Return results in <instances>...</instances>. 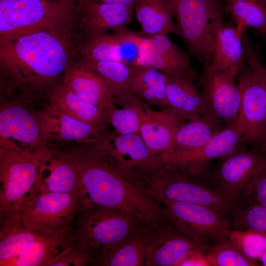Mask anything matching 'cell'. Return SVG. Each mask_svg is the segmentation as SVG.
<instances>
[{"instance_id": "cell-1", "label": "cell", "mask_w": 266, "mask_h": 266, "mask_svg": "<svg viewBox=\"0 0 266 266\" xmlns=\"http://www.w3.org/2000/svg\"><path fill=\"white\" fill-rule=\"evenodd\" d=\"M76 56L73 32L42 30L0 41L1 74L24 94L54 87Z\"/></svg>"}, {"instance_id": "cell-2", "label": "cell", "mask_w": 266, "mask_h": 266, "mask_svg": "<svg viewBox=\"0 0 266 266\" xmlns=\"http://www.w3.org/2000/svg\"><path fill=\"white\" fill-rule=\"evenodd\" d=\"M78 172L82 187L81 211L102 207L120 210L153 226L162 211L140 188L126 179L86 144L67 153Z\"/></svg>"}, {"instance_id": "cell-3", "label": "cell", "mask_w": 266, "mask_h": 266, "mask_svg": "<svg viewBox=\"0 0 266 266\" xmlns=\"http://www.w3.org/2000/svg\"><path fill=\"white\" fill-rule=\"evenodd\" d=\"M77 0H0V41L42 31L73 32Z\"/></svg>"}, {"instance_id": "cell-4", "label": "cell", "mask_w": 266, "mask_h": 266, "mask_svg": "<svg viewBox=\"0 0 266 266\" xmlns=\"http://www.w3.org/2000/svg\"><path fill=\"white\" fill-rule=\"evenodd\" d=\"M47 150L0 149V215L19 212L41 193L39 171Z\"/></svg>"}, {"instance_id": "cell-5", "label": "cell", "mask_w": 266, "mask_h": 266, "mask_svg": "<svg viewBox=\"0 0 266 266\" xmlns=\"http://www.w3.org/2000/svg\"><path fill=\"white\" fill-rule=\"evenodd\" d=\"M118 172L137 186L163 167L139 133L121 134L106 128L87 144Z\"/></svg>"}, {"instance_id": "cell-6", "label": "cell", "mask_w": 266, "mask_h": 266, "mask_svg": "<svg viewBox=\"0 0 266 266\" xmlns=\"http://www.w3.org/2000/svg\"><path fill=\"white\" fill-rule=\"evenodd\" d=\"M166 0L176 20V35L202 67L210 65L212 57L210 23L227 14L225 0Z\"/></svg>"}, {"instance_id": "cell-7", "label": "cell", "mask_w": 266, "mask_h": 266, "mask_svg": "<svg viewBox=\"0 0 266 266\" xmlns=\"http://www.w3.org/2000/svg\"><path fill=\"white\" fill-rule=\"evenodd\" d=\"M189 174L168 170L163 166L151 174L141 189L159 201L198 204L229 214L236 204L216 189H210L188 178Z\"/></svg>"}, {"instance_id": "cell-8", "label": "cell", "mask_w": 266, "mask_h": 266, "mask_svg": "<svg viewBox=\"0 0 266 266\" xmlns=\"http://www.w3.org/2000/svg\"><path fill=\"white\" fill-rule=\"evenodd\" d=\"M241 102L237 120L244 131L240 146L266 153V87L258 69L246 62L238 72Z\"/></svg>"}, {"instance_id": "cell-9", "label": "cell", "mask_w": 266, "mask_h": 266, "mask_svg": "<svg viewBox=\"0 0 266 266\" xmlns=\"http://www.w3.org/2000/svg\"><path fill=\"white\" fill-rule=\"evenodd\" d=\"M74 231L78 245L91 253L117 243L141 223L136 217L119 209L96 207L81 211Z\"/></svg>"}, {"instance_id": "cell-10", "label": "cell", "mask_w": 266, "mask_h": 266, "mask_svg": "<svg viewBox=\"0 0 266 266\" xmlns=\"http://www.w3.org/2000/svg\"><path fill=\"white\" fill-rule=\"evenodd\" d=\"M215 169V189L233 200L236 205L244 203L259 174L266 164V154L240 147L221 159Z\"/></svg>"}, {"instance_id": "cell-11", "label": "cell", "mask_w": 266, "mask_h": 266, "mask_svg": "<svg viewBox=\"0 0 266 266\" xmlns=\"http://www.w3.org/2000/svg\"><path fill=\"white\" fill-rule=\"evenodd\" d=\"M160 201L165 205L166 215L174 227L198 243L209 246L211 240L228 235L231 230L228 214L198 204Z\"/></svg>"}, {"instance_id": "cell-12", "label": "cell", "mask_w": 266, "mask_h": 266, "mask_svg": "<svg viewBox=\"0 0 266 266\" xmlns=\"http://www.w3.org/2000/svg\"><path fill=\"white\" fill-rule=\"evenodd\" d=\"M78 193L41 192L29 201L19 213L31 230L51 232L65 229L81 211Z\"/></svg>"}, {"instance_id": "cell-13", "label": "cell", "mask_w": 266, "mask_h": 266, "mask_svg": "<svg viewBox=\"0 0 266 266\" xmlns=\"http://www.w3.org/2000/svg\"><path fill=\"white\" fill-rule=\"evenodd\" d=\"M244 131L236 119L226 126L200 149L188 153L158 156L166 169L191 175H200L212 161L222 159L241 147Z\"/></svg>"}, {"instance_id": "cell-14", "label": "cell", "mask_w": 266, "mask_h": 266, "mask_svg": "<svg viewBox=\"0 0 266 266\" xmlns=\"http://www.w3.org/2000/svg\"><path fill=\"white\" fill-rule=\"evenodd\" d=\"M236 75L224 69L202 67L199 80L204 100L206 113L227 126L238 116L241 93L235 81Z\"/></svg>"}, {"instance_id": "cell-15", "label": "cell", "mask_w": 266, "mask_h": 266, "mask_svg": "<svg viewBox=\"0 0 266 266\" xmlns=\"http://www.w3.org/2000/svg\"><path fill=\"white\" fill-rule=\"evenodd\" d=\"M92 36L76 45L77 56L83 59L116 61L135 66L145 35L126 28Z\"/></svg>"}, {"instance_id": "cell-16", "label": "cell", "mask_w": 266, "mask_h": 266, "mask_svg": "<svg viewBox=\"0 0 266 266\" xmlns=\"http://www.w3.org/2000/svg\"><path fill=\"white\" fill-rule=\"evenodd\" d=\"M134 12L133 5L77 0L74 30L76 45L92 36L126 28Z\"/></svg>"}, {"instance_id": "cell-17", "label": "cell", "mask_w": 266, "mask_h": 266, "mask_svg": "<svg viewBox=\"0 0 266 266\" xmlns=\"http://www.w3.org/2000/svg\"><path fill=\"white\" fill-rule=\"evenodd\" d=\"M39 125L21 105H5L0 112V149L14 148L35 150L44 147Z\"/></svg>"}, {"instance_id": "cell-18", "label": "cell", "mask_w": 266, "mask_h": 266, "mask_svg": "<svg viewBox=\"0 0 266 266\" xmlns=\"http://www.w3.org/2000/svg\"><path fill=\"white\" fill-rule=\"evenodd\" d=\"M162 228L153 232L148 243L144 265L147 266H180L193 253L204 252L209 246L188 238L175 227Z\"/></svg>"}, {"instance_id": "cell-19", "label": "cell", "mask_w": 266, "mask_h": 266, "mask_svg": "<svg viewBox=\"0 0 266 266\" xmlns=\"http://www.w3.org/2000/svg\"><path fill=\"white\" fill-rule=\"evenodd\" d=\"M135 109L139 120V134L149 150L157 156L167 152L177 131L186 121L169 106L159 110L149 106Z\"/></svg>"}, {"instance_id": "cell-20", "label": "cell", "mask_w": 266, "mask_h": 266, "mask_svg": "<svg viewBox=\"0 0 266 266\" xmlns=\"http://www.w3.org/2000/svg\"><path fill=\"white\" fill-rule=\"evenodd\" d=\"M224 19L217 18L210 23L212 57L209 66L229 70L236 75L246 63L242 42L244 32L235 25L225 24Z\"/></svg>"}, {"instance_id": "cell-21", "label": "cell", "mask_w": 266, "mask_h": 266, "mask_svg": "<svg viewBox=\"0 0 266 266\" xmlns=\"http://www.w3.org/2000/svg\"><path fill=\"white\" fill-rule=\"evenodd\" d=\"M36 116L44 145L50 141L89 143L104 130L76 120L49 104Z\"/></svg>"}, {"instance_id": "cell-22", "label": "cell", "mask_w": 266, "mask_h": 266, "mask_svg": "<svg viewBox=\"0 0 266 266\" xmlns=\"http://www.w3.org/2000/svg\"><path fill=\"white\" fill-rule=\"evenodd\" d=\"M63 84L104 113L116 106L104 80L77 56L66 67Z\"/></svg>"}, {"instance_id": "cell-23", "label": "cell", "mask_w": 266, "mask_h": 266, "mask_svg": "<svg viewBox=\"0 0 266 266\" xmlns=\"http://www.w3.org/2000/svg\"><path fill=\"white\" fill-rule=\"evenodd\" d=\"M156 68L164 73L195 72L189 57L168 36H145L135 66Z\"/></svg>"}, {"instance_id": "cell-24", "label": "cell", "mask_w": 266, "mask_h": 266, "mask_svg": "<svg viewBox=\"0 0 266 266\" xmlns=\"http://www.w3.org/2000/svg\"><path fill=\"white\" fill-rule=\"evenodd\" d=\"M169 106L186 121L196 119L207 112L203 97L196 89V72L164 73Z\"/></svg>"}, {"instance_id": "cell-25", "label": "cell", "mask_w": 266, "mask_h": 266, "mask_svg": "<svg viewBox=\"0 0 266 266\" xmlns=\"http://www.w3.org/2000/svg\"><path fill=\"white\" fill-rule=\"evenodd\" d=\"M77 243L74 230L70 227L58 231L38 232L33 242L5 266H47L69 247Z\"/></svg>"}, {"instance_id": "cell-26", "label": "cell", "mask_w": 266, "mask_h": 266, "mask_svg": "<svg viewBox=\"0 0 266 266\" xmlns=\"http://www.w3.org/2000/svg\"><path fill=\"white\" fill-rule=\"evenodd\" d=\"M39 183L41 192L78 193L82 187L77 168L67 153L48 149L41 165Z\"/></svg>"}, {"instance_id": "cell-27", "label": "cell", "mask_w": 266, "mask_h": 266, "mask_svg": "<svg viewBox=\"0 0 266 266\" xmlns=\"http://www.w3.org/2000/svg\"><path fill=\"white\" fill-rule=\"evenodd\" d=\"M149 224L139 225L115 245L102 249L94 264L101 266H141L152 231Z\"/></svg>"}, {"instance_id": "cell-28", "label": "cell", "mask_w": 266, "mask_h": 266, "mask_svg": "<svg viewBox=\"0 0 266 266\" xmlns=\"http://www.w3.org/2000/svg\"><path fill=\"white\" fill-rule=\"evenodd\" d=\"M77 57L104 80L116 105L134 108L148 106L131 90L133 67L119 62L95 61Z\"/></svg>"}, {"instance_id": "cell-29", "label": "cell", "mask_w": 266, "mask_h": 266, "mask_svg": "<svg viewBox=\"0 0 266 266\" xmlns=\"http://www.w3.org/2000/svg\"><path fill=\"white\" fill-rule=\"evenodd\" d=\"M225 127L207 113L196 119L186 121L177 131L170 149L162 154L196 151L206 144Z\"/></svg>"}, {"instance_id": "cell-30", "label": "cell", "mask_w": 266, "mask_h": 266, "mask_svg": "<svg viewBox=\"0 0 266 266\" xmlns=\"http://www.w3.org/2000/svg\"><path fill=\"white\" fill-rule=\"evenodd\" d=\"M49 104L73 118L103 130L108 125L105 113L84 101L64 84L47 92Z\"/></svg>"}, {"instance_id": "cell-31", "label": "cell", "mask_w": 266, "mask_h": 266, "mask_svg": "<svg viewBox=\"0 0 266 266\" xmlns=\"http://www.w3.org/2000/svg\"><path fill=\"white\" fill-rule=\"evenodd\" d=\"M0 216V266H5L33 242L38 231L29 229L19 212Z\"/></svg>"}, {"instance_id": "cell-32", "label": "cell", "mask_w": 266, "mask_h": 266, "mask_svg": "<svg viewBox=\"0 0 266 266\" xmlns=\"http://www.w3.org/2000/svg\"><path fill=\"white\" fill-rule=\"evenodd\" d=\"M134 6L143 35L177 34L173 12L166 0H137Z\"/></svg>"}, {"instance_id": "cell-33", "label": "cell", "mask_w": 266, "mask_h": 266, "mask_svg": "<svg viewBox=\"0 0 266 266\" xmlns=\"http://www.w3.org/2000/svg\"><path fill=\"white\" fill-rule=\"evenodd\" d=\"M130 87L132 92L148 106L161 108L169 106L165 74L156 68L133 67Z\"/></svg>"}, {"instance_id": "cell-34", "label": "cell", "mask_w": 266, "mask_h": 266, "mask_svg": "<svg viewBox=\"0 0 266 266\" xmlns=\"http://www.w3.org/2000/svg\"><path fill=\"white\" fill-rule=\"evenodd\" d=\"M227 14L243 32L253 28L257 33H266V7L255 0H225Z\"/></svg>"}, {"instance_id": "cell-35", "label": "cell", "mask_w": 266, "mask_h": 266, "mask_svg": "<svg viewBox=\"0 0 266 266\" xmlns=\"http://www.w3.org/2000/svg\"><path fill=\"white\" fill-rule=\"evenodd\" d=\"M205 254L213 266H255L260 265L245 255L229 235L215 240Z\"/></svg>"}, {"instance_id": "cell-36", "label": "cell", "mask_w": 266, "mask_h": 266, "mask_svg": "<svg viewBox=\"0 0 266 266\" xmlns=\"http://www.w3.org/2000/svg\"><path fill=\"white\" fill-rule=\"evenodd\" d=\"M231 229L252 230L266 233V207L247 204L235 206L230 213Z\"/></svg>"}, {"instance_id": "cell-37", "label": "cell", "mask_w": 266, "mask_h": 266, "mask_svg": "<svg viewBox=\"0 0 266 266\" xmlns=\"http://www.w3.org/2000/svg\"><path fill=\"white\" fill-rule=\"evenodd\" d=\"M228 235L247 257L256 260L266 252V233L252 230H232Z\"/></svg>"}, {"instance_id": "cell-38", "label": "cell", "mask_w": 266, "mask_h": 266, "mask_svg": "<svg viewBox=\"0 0 266 266\" xmlns=\"http://www.w3.org/2000/svg\"><path fill=\"white\" fill-rule=\"evenodd\" d=\"M108 124L113 131L121 134L139 133L138 114L134 107L118 108L116 106L105 113Z\"/></svg>"}, {"instance_id": "cell-39", "label": "cell", "mask_w": 266, "mask_h": 266, "mask_svg": "<svg viewBox=\"0 0 266 266\" xmlns=\"http://www.w3.org/2000/svg\"><path fill=\"white\" fill-rule=\"evenodd\" d=\"M93 261L92 253L81 248L77 242L50 262L47 266H84Z\"/></svg>"}, {"instance_id": "cell-40", "label": "cell", "mask_w": 266, "mask_h": 266, "mask_svg": "<svg viewBox=\"0 0 266 266\" xmlns=\"http://www.w3.org/2000/svg\"><path fill=\"white\" fill-rule=\"evenodd\" d=\"M245 202L266 207V164L259 174Z\"/></svg>"}, {"instance_id": "cell-41", "label": "cell", "mask_w": 266, "mask_h": 266, "mask_svg": "<svg viewBox=\"0 0 266 266\" xmlns=\"http://www.w3.org/2000/svg\"><path fill=\"white\" fill-rule=\"evenodd\" d=\"M246 55V62L256 67L261 74L266 87V68L261 63L257 58L252 42L249 39H246L243 42Z\"/></svg>"}, {"instance_id": "cell-42", "label": "cell", "mask_w": 266, "mask_h": 266, "mask_svg": "<svg viewBox=\"0 0 266 266\" xmlns=\"http://www.w3.org/2000/svg\"><path fill=\"white\" fill-rule=\"evenodd\" d=\"M204 252L201 250L196 251L184 260L180 266H210Z\"/></svg>"}, {"instance_id": "cell-43", "label": "cell", "mask_w": 266, "mask_h": 266, "mask_svg": "<svg viewBox=\"0 0 266 266\" xmlns=\"http://www.w3.org/2000/svg\"><path fill=\"white\" fill-rule=\"evenodd\" d=\"M103 3L134 6L137 0H94Z\"/></svg>"}, {"instance_id": "cell-44", "label": "cell", "mask_w": 266, "mask_h": 266, "mask_svg": "<svg viewBox=\"0 0 266 266\" xmlns=\"http://www.w3.org/2000/svg\"><path fill=\"white\" fill-rule=\"evenodd\" d=\"M259 260L262 262L263 266H266V252L260 257Z\"/></svg>"}, {"instance_id": "cell-45", "label": "cell", "mask_w": 266, "mask_h": 266, "mask_svg": "<svg viewBox=\"0 0 266 266\" xmlns=\"http://www.w3.org/2000/svg\"><path fill=\"white\" fill-rule=\"evenodd\" d=\"M266 7V0H255Z\"/></svg>"}, {"instance_id": "cell-46", "label": "cell", "mask_w": 266, "mask_h": 266, "mask_svg": "<svg viewBox=\"0 0 266 266\" xmlns=\"http://www.w3.org/2000/svg\"><path fill=\"white\" fill-rule=\"evenodd\" d=\"M261 36L264 38L265 41H266V33L265 34H264V35H261Z\"/></svg>"}]
</instances>
